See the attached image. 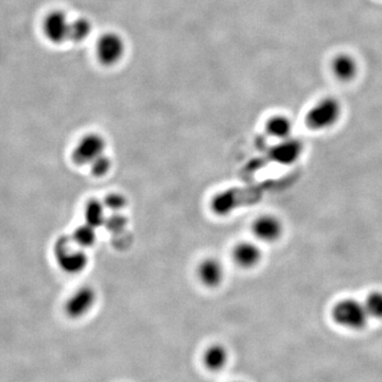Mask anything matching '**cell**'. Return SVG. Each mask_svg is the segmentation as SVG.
<instances>
[{
    "label": "cell",
    "instance_id": "cell-1",
    "mask_svg": "<svg viewBox=\"0 0 382 382\" xmlns=\"http://www.w3.org/2000/svg\"><path fill=\"white\" fill-rule=\"evenodd\" d=\"M332 318L340 326L358 330L367 326L369 316L365 304L346 298L336 304L332 309Z\"/></svg>",
    "mask_w": 382,
    "mask_h": 382
},
{
    "label": "cell",
    "instance_id": "cell-2",
    "mask_svg": "<svg viewBox=\"0 0 382 382\" xmlns=\"http://www.w3.org/2000/svg\"><path fill=\"white\" fill-rule=\"evenodd\" d=\"M341 104L335 98L328 97L314 104L307 116L306 124L312 130H326L338 122L341 116Z\"/></svg>",
    "mask_w": 382,
    "mask_h": 382
},
{
    "label": "cell",
    "instance_id": "cell-3",
    "mask_svg": "<svg viewBox=\"0 0 382 382\" xmlns=\"http://www.w3.org/2000/svg\"><path fill=\"white\" fill-rule=\"evenodd\" d=\"M71 238H62L54 245V255L61 270L67 274H79L85 271L89 263V258L81 249L73 250L71 247Z\"/></svg>",
    "mask_w": 382,
    "mask_h": 382
},
{
    "label": "cell",
    "instance_id": "cell-4",
    "mask_svg": "<svg viewBox=\"0 0 382 382\" xmlns=\"http://www.w3.org/2000/svg\"><path fill=\"white\" fill-rule=\"evenodd\" d=\"M106 142L103 136L97 133H91L80 140L73 149V159L79 166L91 165L96 159L105 153Z\"/></svg>",
    "mask_w": 382,
    "mask_h": 382
},
{
    "label": "cell",
    "instance_id": "cell-5",
    "mask_svg": "<svg viewBox=\"0 0 382 382\" xmlns=\"http://www.w3.org/2000/svg\"><path fill=\"white\" fill-rule=\"evenodd\" d=\"M97 301V293L94 288L83 286L75 290L65 304V312L71 318H81L87 316Z\"/></svg>",
    "mask_w": 382,
    "mask_h": 382
},
{
    "label": "cell",
    "instance_id": "cell-6",
    "mask_svg": "<svg viewBox=\"0 0 382 382\" xmlns=\"http://www.w3.org/2000/svg\"><path fill=\"white\" fill-rule=\"evenodd\" d=\"M126 50L124 41L119 34L108 32L98 41L97 56L100 62L106 66L116 64L122 60Z\"/></svg>",
    "mask_w": 382,
    "mask_h": 382
},
{
    "label": "cell",
    "instance_id": "cell-7",
    "mask_svg": "<svg viewBox=\"0 0 382 382\" xmlns=\"http://www.w3.org/2000/svg\"><path fill=\"white\" fill-rule=\"evenodd\" d=\"M283 223L273 214H265L254 220L252 233L255 238L263 242H275L283 235Z\"/></svg>",
    "mask_w": 382,
    "mask_h": 382
},
{
    "label": "cell",
    "instance_id": "cell-8",
    "mask_svg": "<svg viewBox=\"0 0 382 382\" xmlns=\"http://www.w3.org/2000/svg\"><path fill=\"white\" fill-rule=\"evenodd\" d=\"M197 275L202 285L207 288H216L223 283L226 269L219 259L207 257L198 265Z\"/></svg>",
    "mask_w": 382,
    "mask_h": 382
},
{
    "label": "cell",
    "instance_id": "cell-9",
    "mask_svg": "<svg viewBox=\"0 0 382 382\" xmlns=\"http://www.w3.org/2000/svg\"><path fill=\"white\" fill-rule=\"evenodd\" d=\"M69 22L64 12L53 11L47 16L44 22V32L50 42L61 44L68 40Z\"/></svg>",
    "mask_w": 382,
    "mask_h": 382
},
{
    "label": "cell",
    "instance_id": "cell-10",
    "mask_svg": "<svg viewBox=\"0 0 382 382\" xmlns=\"http://www.w3.org/2000/svg\"><path fill=\"white\" fill-rule=\"evenodd\" d=\"M233 260L243 270L257 267L263 258V253L258 245L251 241H241L235 245L232 252Z\"/></svg>",
    "mask_w": 382,
    "mask_h": 382
},
{
    "label": "cell",
    "instance_id": "cell-11",
    "mask_svg": "<svg viewBox=\"0 0 382 382\" xmlns=\"http://www.w3.org/2000/svg\"><path fill=\"white\" fill-rule=\"evenodd\" d=\"M303 152V145L298 140L290 138L281 140L277 146L271 149L272 161L281 165H291L295 163Z\"/></svg>",
    "mask_w": 382,
    "mask_h": 382
},
{
    "label": "cell",
    "instance_id": "cell-12",
    "mask_svg": "<svg viewBox=\"0 0 382 382\" xmlns=\"http://www.w3.org/2000/svg\"><path fill=\"white\" fill-rule=\"evenodd\" d=\"M332 73L340 81H351L358 73V63L351 54L341 53L332 61Z\"/></svg>",
    "mask_w": 382,
    "mask_h": 382
},
{
    "label": "cell",
    "instance_id": "cell-13",
    "mask_svg": "<svg viewBox=\"0 0 382 382\" xmlns=\"http://www.w3.org/2000/svg\"><path fill=\"white\" fill-rule=\"evenodd\" d=\"M228 361V351L222 344H212L203 353V363L206 369L212 372L221 371Z\"/></svg>",
    "mask_w": 382,
    "mask_h": 382
},
{
    "label": "cell",
    "instance_id": "cell-14",
    "mask_svg": "<svg viewBox=\"0 0 382 382\" xmlns=\"http://www.w3.org/2000/svg\"><path fill=\"white\" fill-rule=\"evenodd\" d=\"M265 130L271 138L281 140L291 136L293 126H292L291 120L289 118L283 115H277L270 118L267 126H265Z\"/></svg>",
    "mask_w": 382,
    "mask_h": 382
},
{
    "label": "cell",
    "instance_id": "cell-15",
    "mask_svg": "<svg viewBox=\"0 0 382 382\" xmlns=\"http://www.w3.org/2000/svg\"><path fill=\"white\" fill-rule=\"evenodd\" d=\"M85 216L87 224L98 228L106 221L105 206L98 200H91L85 206Z\"/></svg>",
    "mask_w": 382,
    "mask_h": 382
},
{
    "label": "cell",
    "instance_id": "cell-16",
    "mask_svg": "<svg viewBox=\"0 0 382 382\" xmlns=\"http://www.w3.org/2000/svg\"><path fill=\"white\" fill-rule=\"evenodd\" d=\"M97 228H93L89 224L78 226L73 233L71 240L79 247L80 249L91 248L97 240Z\"/></svg>",
    "mask_w": 382,
    "mask_h": 382
},
{
    "label": "cell",
    "instance_id": "cell-17",
    "mask_svg": "<svg viewBox=\"0 0 382 382\" xmlns=\"http://www.w3.org/2000/svg\"><path fill=\"white\" fill-rule=\"evenodd\" d=\"M91 31V24L87 18H78L71 22L68 40L80 43L87 40Z\"/></svg>",
    "mask_w": 382,
    "mask_h": 382
},
{
    "label": "cell",
    "instance_id": "cell-18",
    "mask_svg": "<svg viewBox=\"0 0 382 382\" xmlns=\"http://www.w3.org/2000/svg\"><path fill=\"white\" fill-rule=\"evenodd\" d=\"M365 306L369 316L382 318V292L376 291L369 294Z\"/></svg>",
    "mask_w": 382,
    "mask_h": 382
},
{
    "label": "cell",
    "instance_id": "cell-19",
    "mask_svg": "<svg viewBox=\"0 0 382 382\" xmlns=\"http://www.w3.org/2000/svg\"><path fill=\"white\" fill-rule=\"evenodd\" d=\"M91 167V173L95 175L96 177H104L108 175L110 170L112 169V161L110 157L106 156L105 153L101 156L96 159L93 163L89 165Z\"/></svg>",
    "mask_w": 382,
    "mask_h": 382
},
{
    "label": "cell",
    "instance_id": "cell-20",
    "mask_svg": "<svg viewBox=\"0 0 382 382\" xmlns=\"http://www.w3.org/2000/svg\"><path fill=\"white\" fill-rule=\"evenodd\" d=\"M104 206L113 212H119L126 206V199L122 193H110L103 202Z\"/></svg>",
    "mask_w": 382,
    "mask_h": 382
},
{
    "label": "cell",
    "instance_id": "cell-21",
    "mask_svg": "<svg viewBox=\"0 0 382 382\" xmlns=\"http://www.w3.org/2000/svg\"><path fill=\"white\" fill-rule=\"evenodd\" d=\"M233 382H242V381H233Z\"/></svg>",
    "mask_w": 382,
    "mask_h": 382
}]
</instances>
